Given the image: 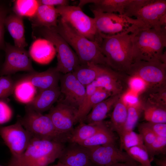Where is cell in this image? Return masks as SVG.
<instances>
[{
	"instance_id": "cell-1",
	"label": "cell",
	"mask_w": 166,
	"mask_h": 166,
	"mask_svg": "<svg viewBox=\"0 0 166 166\" xmlns=\"http://www.w3.org/2000/svg\"><path fill=\"white\" fill-rule=\"evenodd\" d=\"M134 62L159 61L166 63V26L139 28L132 32Z\"/></svg>"
},
{
	"instance_id": "cell-2",
	"label": "cell",
	"mask_w": 166,
	"mask_h": 166,
	"mask_svg": "<svg viewBox=\"0 0 166 166\" xmlns=\"http://www.w3.org/2000/svg\"><path fill=\"white\" fill-rule=\"evenodd\" d=\"M101 50L108 66L115 70L128 73L134 62L132 52V32L113 35L100 33Z\"/></svg>"
},
{
	"instance_id": "cell-3",
	"label": "cell",
	"mask_w": 166,
	"mask_h": 166,
	"mask_svg": "<svg viewBox=\"0 0 166 166\" xmlns=\"http://www.w3.org/2000/svg\"><path fill=\"white\" fill-rule=\"evenodd\" d=\"M73 49L80 64L89 63L108 67L107 60L99 44L79 34L60 17L57 26L53 28Z\"/></svg>"
},
{
	"instance_id": "cell-4",
	"label": "cell",
	"mask_w": 166,
	"mask_h": 166,
	"mask_svg": "<svg viewBox=\"0 0 166 166\" xmlns=\"http://www.w3.org/2000/svg\"><path fill=\"white\" fill-rule=\"evenodd\" d=\"M63 144L32 137L22 155L10 162L15 166H48L58 159Z\"/></svg>"
},
{
	"instance_id": "cell-5",
	"label": "cell",
	"mask_w": 166,
	"mask_h": 166,
	"mask_svg": "<svg viewBox=\"0 0 166 166\" xmlns=\"http://www.w3.org/2000/svg\"><path fill=\"white\" fill-rule=\"evenodd\" d=\"M25 111V115L18 116V120L33 137L63 144L69 142L70 136L58 131L47 114L43 115L26 105Z\"/></svg>"
},
{
	"instance_id": "cell-6",
	"label": "cell",
	"mask_w": 166,
	"mask_h": 166,
	"mask_svg": "<svg viewBox=\"0 0 166 166\" xmlns=\"http://www.w3.org/2000/svg\"><path fill=\"white\" fill-rule=\"evenodd\" d=\"M56 9L60 18L77 32L99 45L102 38L94 18L87 15L78 6H58Z\"/></svg>"
},
{
	"instance_id": "cell-7",
	"label": "cell",
	"mask_w": 166,
	"mask_h": 166,
	"mask_svg": "<svg viewBox=\"0 0 166 166\" xmlns=\"http://www.w3.org/2000/svg\"><path fill=\"white\" fill-rule=\"evenodd\" d=\"M94 15L96 26L100 33L113 35L131 33L139 28L146 27L136 18L124 14L101 12L91 10Z\"/></svg>"
},
{
	"instance_id": "cell-8",
	"label": "cell",
	"mask_w": 166,
	"mask_h": 166,
	"mask_svg": "<svg viewBox=\"0 0 166 166\" xmlns=\"http://www.w3.org/2000/svg\"><path fill=\"white\" fill-rule=\"evenodd\" d=\"M36 28L41 36L55 46L57 60L56 70L64 74L73 72L80 63L76 53L67 42L53 28Z\"/></svg>"
},
{
	"instance_id": "cell-9",
	"label": "cell",
	"mask_w": 166,
	"mask_h": 166,
	"mask_svg": "<svg viewBox=\"0 0 166 166\" xmlns=\"http://www.w3.org/2000/svg\"><path fill=\"white\" fill-rule=\"evenodd\" d=\"M0 135L16 160L23 153L32 136L17 120L14 124L0 127Z\"/></svg>"
},
{
	"instance_id": "cell-10",
	"label": "cell",
	"mask_w": 166,
	"mask_h": 166,
	"mask_svg": "<svg viewBox=\"0 0 166 166\" xmlns=\"http://www.w3.org/2000/svg\"><path fill=\"white\" fill-rule=\"evenodd\" d=\"M166 63L159 61L137 60L132 65L128 73L141 78L150 87L165 85Z\"/></svg>"
},
{
	"instance_id": "cell-11",
	"label": "cell",
	"mask_w": 166,
	"mask_h": 166,
	"mask_svg": "<svg viewBox=\"0 0 166 166\" xmlns=\"http://www.w3.org/2000/svg\"><path fill=\"white\" fill-rule=\"evenodd\" d=\"M4 62L0 71V75H10L19 71L34 72L31 58L24 49L6 43Z\"/></svg>"
},
{
	"instance_id": "cell-12",
	"label": "cell",
	"mask_w": 166,
	"mask_h": 166,
	"mask_svg": "<svg viewBox=\"0 0 166 166\" xmlns=\"http://www.w3.org/2000/svg\"><path fill=\"white\" fill-rule=\"evenodd\" d=\"M87 148L94 166H110L117 163L135 162L126 152L116 147L115 144Z\"/></svg>"
},
{
	"instance_id": "cell-13",
	"label": "cell",
	"mask_w": 166,
	"mask_h": 166,
	"mask_svg": "<svg viewBox=\"0 0 166 166\" xmlns=\"http://www.w3.org/2000/svg\"><path fill=\"white\" fill-rule=\"evenodd\" d=\"M77 111V109L61 100L51 108L47 114L58 131L71 136Z\"/></svg>"
},
{
	"instance_id": "cell-14",
	"label": "cell",
	"mask_w": 166,
	"mask_h": 166,
	"mask_svg": "<svg viewBox=\"0 0 166 166\" xmlns=\"http://www.w3.org/2000/svg\"><path fill=\"white\" fill-rule=\"evenodd\" d=\"M60 86L64 103L77 109L81 106L86 93V87L78 80L73 73L61 76Z\"/></svg>"
},
{
	"instance_id": "cell-15",
	"label": "cell",
	"mask_w": 166,
	"mask_h": 166,
	"mask_svg": "<svg viewBox=\"0 0 166 166\" xmlns=\"http://www.w3.org/2000/svg\"><path fill=\"white\" fill-rule=\"evenodd\" d=\"M165 14L166 0H148L133 14L132 16L147 27L160 28L161 27L159 25L160 19Z\"/></svg>"
},
{
	"instance_id": "cell-16",
	"label": "cell",
	"mask_w": 166,
	"mask_h": 166,
	"mask_svg": "<svg viewBox=\"0 0 166 166\" xmlns=\"http://www.w3.org/2000/svg\"><path fill=\"white\" fill-rule=\"evenodd\" d=\"M58 159V163L68 166H94L87 148L75 143L64 147Z\"/></svg>"
},
{
	"instance_id": "cell-17",
	"label": "cell",
	"mask_w": 166,
	"mask_h": 166,
	"mask_svg": "<svg viewBox=\"0 0 166 166\" xmlns=\"http://www.w3.org/2000/svg\"><path fill=\"white\" fill-rule=\"evenodd\" d=\"M112 96L111 93L92 84L86 86V93L83 102L78 108L76 117V123L82 121L97 104Z\"/></svg>"
},
{
	"instance_id": "cell-18",
	"label": "cell",
	"mask_w": 166,
	"mask_h": 166,
	"mask_svg": "<svg viewBox=\"0 0 166 166\" xmlns=\"http://www.w3.org/2000/svg\"><path fill=\"white\" fill-rule=\"evenodd\" d=\"M61 76L55 67L41 72L29 73L22 78L30 81L39 90H42L58 86Z\"/></svg>"
},
{
	"instance_id": "cell-19",
	"label": "cell",
	"mask_w": 166,
	"mask_h": 166,
	"mask_svg": "<svg viewBox=\"0 0 166 166\" xmlns=\"http://www.w3.org/2000/svg\"><path fill=\"white\" fill-rule=\"evenodd\" d=\"M115 71L108 66L93 63L80 65L72 73L85 87L103 75L111 74Z\"/></svg>"
},
{
	"instance_id": "cell-20",
	"label": "cell",
	"mask_w": 166,
	"mask_h": 166,
	"mask_svg": "<svg viewBox=\"0 0 166 166\" xmlns=\"http://www.w3.org/2000/svg\"><path fill=\"white\" fill-rule=\"evenodd\" d=\"M61 94L60 86L42 90L38 93L29 103L26 106L34 110L42 113L49 110L56 102Z\"/></svg>"
},
{
	"instance_id": "cell-21",
	"label": "cell",
	"mask_w": 166,
	"mask_h": 166,
	"mask_svg": "<svg viewBox=\"0 0 166 166\" xmlns=\"http://www.w3.org/2000/svg\"><path fill=\"white\" fill-rule=\"evenodd\" d=\"M53 44L46 39L38 38L33 42L29 49L30 57L34 61L41 64H46L55 55Z\"/></svg>"
},
{
	"instance_id": "cell-22",
	"label": "cell",
	"mask_w": 166,
	"mask_h": 166,
	"mask_svg": "<svg viewBox=\"0 0 166 166\" xmlns=\"http://www.w3.org/2000/svg\"><path fill=\"white\" fill-rule=\"evenodd\" d=\"M59 16L54 6L40 4L35 15L30 18L35 28L56 27Z\"/></svg>"
},
{
	"instance_id": "cell-23",
	"label": "cell",
	"mask_w": 166,
	"mask_h": 166,
	"mask_svg": "<svg viewBox=\"0 0 166 166\" xmlns=\"http://www.w3.org/2000/svg\"><path fill=\"white\" fill-rule=\"evenodd\" d=\"M5 25L14 40V45L24 49L27 44L25 37L23 17L14 13L10 14L7 16Z\"/></svg>"
},
{
	"instance_id": "cell-24",
	"label": "cell",
	"mask_w": 166,
	"mask_h": 166,
	"mask_svg": "<svg viewBox=\"0 0 166 166\" xmlns=\"http://www.w3.org/2000/svg\"><path fill=\"white\" fill-rule=\"evenodd\" d=\"M121 95L112 96L96 105L82 121L89 124H95L103 122L119 100Z\"/></svg>"
},
{
	"instance_id": "cell-25",
	"label": "cell",
	"mask_w": 166,
	"mask_h": 166,
	"mask_svg": "<svg viewBox=\"0 0 166 166\" xmlns=\"http://www.w3.org/2000/svg\"><path fill=\"white\" fill-rule=\"evenodd\" d=\"M130 0H82L78 5L81 8L88 3H92L91 10L103 13L124 14L125 8Z\"/></svg>"
},
{
	"instance_id": "cell-26",
	"label": "cell",
	"mask_w": 166,
	"mask_h": 166,
	"mask_svg": "<svg viewBox=\"0 0 166 166\" xmlns=\"http://www.w3.org/2000/svg\"><path fill=\"white\" fill-rule=\"evenodd\" d=\"M80 123L74 128L69 142L80 144L91 137L105 125L103 121L95 124L85 123L82 121Z\"/></svg>"
},
{
	"instance_id": "cell-27",
	"label": "cell",
	"mask_w": 166,
	"mask_h": 166,
	"mask_svg": "<svg viewBox=\"0 0 166 166\" xmlns=\"http://www.w3.org/2000/svg\"><path fill=\"white\" fill-rule=\"evenodd\" d=\"M117 73L101 75L91 84L96 87L102 88L109 92L112 95L121 94L123 87L118 78Z\"/></svg>"
},
{
	"instance_id": "cell-28",
	"label": "cell",
	"mask_w": 166,
	"mask_h": 166,
	"mask_svg": "<svg viewBox=\"0 0 166 166\" xmlns=\"http://www.w3.org/2000/svg\"><path fill=\"white\" fill-rule=\"evenodd\" d=\"M127 113V106L120 97L113 107L110 121L112 128L117 133L120 138L123 132Z\"/></svg>"
},
{
	"instance_id": "cell-29",
	"label": "cell",
	"mask_w": 166,
	"mask_h": 166,
	"mask_svg": "<svg viewBox=\"0 0 166 166\" xmlns=\"http://www.w3.org/2000/svg\"><path fill=\"white\" fill-rule=\"evenodd\" d=\"M115 140L113 133L105 125L91 137L79 144L86 148H91L115 144Z\"/></svg>"
},
{
	"instance_id": "cell-30",
	"label": "cell",
	"mask_w": 166,
	"mask_h": 166,
	"mask_svg": "<svg viewBox=\"0 0 166 166\" xmlns=\"http://www.w3.org/2000/svg\"><path fill=\"white\" fill-rule=\"evenodd\" d=\"M36 88L30 81L22 78L16 83L13 93L17 100L27 104L36 96Z\"/></svg>"
},
{
	"instance_id": "cell-31",
	"label": "cell",
	"mask_w": 166,
	"mask_h": 166,
	"mask_svg": "<svg viewBox=\"0 0 166 166\" xmlns=\"http://www.w3.org/2000/svg\"><path fill=\"white\" fill-rule=\"evenodd\" d=\"M143 112L147 122L166 123L165 107L147 102L143 104Z\"/></svg>"
},
{
	"instance_id": "cell-32",
	"label": "cell",
	"mask_w": 166,
	"mask_h": 166,
	"mask_svg": "<svg viewBox=\"0 0 166 166\" xmlns=\"http://www.w3.org/2000/svg\"><path fill=\"white\" fill-rule=\"evenodd\" d=\"M39 5L38 0H16L14 4L13 10L18 15L30 18L35 15Z\"/></svg>"
},
{
	"instance_id": "cell-33",
	"label": "cell",
	"mask_w": 166,
	"mask_h": 166,
	"mask_svg": "<svg viewBox=\"0 0 166 166\" xmlns=\"http://www.w3.org/2000/svg\"><path fill=\"white\" fill-rule=\"evenodd\" d=\"M125 151L133 160L142 166H151L152 161L145 146L132 147Z\"/></svg>"
},
{
	"instance_id": "cell-34",
	"label": "cell",
	"mask_w": 166,
	"mask_h": 166,
	"mask_svg": "<svg viewBox=\"0 0 166 166\" xmlns=\"http://www.w3.org/2000/svg\"><path fill=\"white\" fill-rule=\"evenodd\" d=\"M120 138L121 148L125 151L132 147L145 146L141 134L133 130L124 132Z\"/></svg>"
},
{
	"instance_id": "cell-35",
	"label": "cell",
	"mask_w": 166,
	"mask_h": 166,
	"mask_svg": "<svg viewBox=\"0 0 166 166\" xmlns=\"http://www.w3.org/2000/svg\"><path fill=\"white\" fill-rule=\"evenodd\" d=\"M143 103L140 105L127 107V116L122 134L124 132L133 130L143 112Z\"/></svg>"
},
{
	"instance_id": "cell-36",
	"label": "cell",
	"mask_w": 166,
	"mask_h": 166,
	"mask_svg": "<svg viewBox=\"0 0 166 166\" xmlns=\"http://www.w3.org/2000/svg\"><path fill=\"white\" fill-rule=\"evenodd\" d=\"M16 83L10 75L0 77V99H6L14 92Z\"/></svg>"
},
{
	"instance_id": "cell-37",
	"label": "cell",
	"mask_w": 166,
	"mask_h": 166,
	"mask_svg": "<svg viewBox=\"0 0 166 166\" xmlns=\"http://www.w3.org/2000/svg\"><path fill=\"white\" fill-rule=\"evenodd\" d=\"M146 148L152 161L155 156L165 152L166 137L157 136L154 141Z\"/></svg>"
},
{
	"instance_id": "cell-38",
	"label": "cell",
	"mask_w": 166,
	"mask_h": 166,
	"mask_svg": "<svg viewBox=\"0 0 166 166\" xmlns=\"http://www.w3.org/2000/svg\"><path fill=\"white\" fill-rule=\"evenodd\" d=\"M147 102L166 107V90L165 85L159 87L157 91L150 93Z\"/></svg>"
},
{
	"instance_id": "cell-39",
	"label": "cell",
	"mask_w": 166,
	"mask_h": 166,
	"mask_svg": "<svg viewBox=\"0 0 166 166\" xmlns=\"http://www.w3.org/2000/svg\"><path fill=\"white\" fill-rule=\"evenodd\" d=\"M128 89L140 95L149 88L147 83L138 76L132 75L128 81Z\"/></svg>"
},
{
	"instance_id": "cell-40",
	"label": "cell",
	"mask_w": 166,
	"mask_h": 166,
	"mask_svg": "<svg viewBox=\"0 0 166 166\" xmlns=\"http://www.w3.org/2000/svg\"><path fill=\"white\" fill-rule=\"evenodd\" d=\"M120 97L125 105L127 106H137L143 104L140 100L139 95L128 89L121 94Z\"/></svg>"
},
{
	"instance_id": "cell-41",
	"label": "cell",
	"mask_w": 166,
	"mask_h": 166,
	"mask_svg": "<svg viewBox=\"0 0 166 166\" xmlns=\"http://www.w3.org/2000/svg\"><path fill=\"white\" fill-rule=\"evenodd\" d=\"M9 10L3 4H0V49L4 50L5 43L4 41V27L5 19L8 15Z\"/></svg>"
},
{
	"instance_id": "cell-42",
	"label": "cell",
	"mask_w": 166,
	"mask_h": 166,
	"mask_svg": "<svg viewBox=\"0 0 166 166\" xmlns=\"http://www.w3.org/2000/svg\"><path fill=\"white\" fill-rule=\"evenodd\" d=\"M138 129L139 133L142 137L144 144L147 148L154 141L157 136L142 123L139 125Z\"/></svg>"
},
{
	"instance_id": "cell-43",
	"label": "cell",
	"mask_w": 166,
	"mask_h": 166,
	"mask_svg": "<svg viewBox=\"0 0 166 166\" xmlns=\"http://www.w3.org/2000/svg\"><path fill=\"white\" fill-rule=\"evenodd\" d=\"M142 124L156 136L166 137V123L147 122Z\"/></svg>"
},
{
	"instance_id": "cell-44",
	"label": "cell",
	"mask_w": 166,
	"mask_h": 166,
	"mask_svg": "<svg viewBox=\"0 0 166 166\" xmlns=\"http://www.w3.org/2000/svg\"><path fill=\"white\" fill-rule=\"evenodd\" d=\"M12 116V112L10 107L3 100H0V124L8 122Z\"/></svg>"
},
{
	"instance_id": "cell-45",
	"label": "cell",
	"mask_w": 166,
	"mask_h": 166,
	"mask_svg": "<svg viewBox=\"0 0 166 166\" xmlns=\"http://www.w3.org/2000/svg\"><path fill=\"white\" fill-rule=\"evenodd\" d=\"M40 4L54 6L69 5V1L67 0H38Z\"/></svg>"
},
{
	"instance_id": "cell-46",
	"label": "cell",
	"mask_w": 166,
	"mask_h": 166,
	"mask_svg": "<svg viewBox=\"0 0 166 166\" xmlns=\"http://www.w3.org/2000/svg\"><path fill=\"white\" fill-rule=\"evenodd\" d=\"M135 162L117 163L110 166H137Z\"/></svg>"
},
{
	"instance_id": "cell-47",
	"label": "cell",
	"mask_w": 166,
	"mask_h": 166,
	"mask_svg": "<svg viewBox=\"0 0 166 166\" xmlns=\"http://www.w3.org/2000/svg\"><path fill=\"white\" fill-rule=\"evenodd\" d=\"M155 162L157 166H166V160L165 158L156 159Z\"/></svg>"
},
{
	"instance_id": "cell-48",
	"label": "cell",
	"mask_w": 166,
	"mask_h": 166,
	"mask_svg": "<svg viewBox=\"0 0 166 166\" xmlns=\"http://www.w3.org/2000/svg\"><path fill=\"white\" fill-rule=\"evenodd\" d=\"M48 166H68L58 163L57 164L53 165H48Z\"/></svg>"
},
{
	"instance_id": "cell-49",
	"label": "cell",
	"mask_w": 166,
	"mask_h": 166,
	"mask_svg": "<svg viewBox=\"0 0 166 166\" xmlns=\"http://www.w3.org/2000/svg\"><path fill=\"white\" fill-rule=\"evenodd\" d=\"M0 166H15L11 162H10V164L7 165L3 166L0 164Z\"/></svg>"
},
{
	"instance_id": "cell-50",
	"label": "cell",
	"mask_w": 166,
	"mask_h": 166,
	"mask_svg": "<svg viewBox=\"0 0 166 166\" xmlns=\"http://www.w3.org/2000/svg\"><path fill=\"white\" fill-rule=\"evenodd\" d=\"M137 166H142L141 165H138Z\"/></svg>"
}]
</instances>
